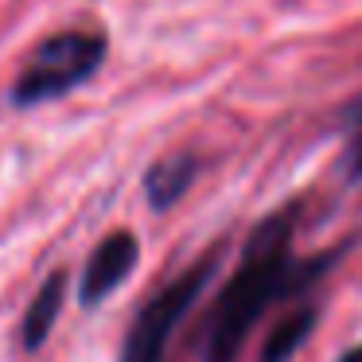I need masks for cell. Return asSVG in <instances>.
I'll return each instance as SVG.
<instances>
[{
  "label": "cell",
  "instance_id": "6da1fadb",
  "mask_svg": "<svg viewBox=\"0 0 362 362\" xmlns=\"http://www.w3.org/2000/svg\"><path fill=\"white\" fill-rule=\"evenodd\" d=\"M292 226H296L292 211L269 214L245 242L242 265L234 269V276L222 288L211 331H206V362H234L250 327L261 320V312L276 300H288L312 288L315 276L331 265V257L300 261L292 253Z\"/></svg>",
  "mask_w": 362,
  "mask_h": 362
},
{
  "label": "cell",
  "instance_id": "52a82bcc",
  "mask_svg": "<svg viewBox=\"0 0 362 362\" xmlns=\"http://www.w3.org/2000/svg\"><path fill=\"white\" fill-rule=\"evenodd\" d=\"M315 327V312L312 308H300V312L284 315L281 327L269 335V346H265V362H288L296 354V346L308 339V331Z\"/></svg>",
  "mask_w": 362,
  "mask_h": 362
},
{
  "label": "cell",
  "instance_id": "7a4b0ae2",
  "mask_svg": "<svg viewBox=\"0 0 362 362\" xmlns=\"http://www.w3.org/2000/svg\"><path fill=\"white\" fill-rule=\"evenodd\" d=\"M105 59V40L98 32H59L43 40L24 63L16 86H12V102L16 105H40L51 98L71 94L74 86L90 78Z\"/></svg>",
  "mask_w": 362,
  "mask_h": 362
},
{
  "label": "cell",
  "instance_id": "277c9868",
  "mask_svg": "<svg viewBox=\"0 0 362 362\" xmlns=\"http://www.w3.org/2000/svg\"><path fill=\"white\" fill-rule=\"evenodd\" d=\"M136 257H141V250H136V238L129 230L105 238L94 250V257H90L86 273H82V304H98V300L110 296L136 269Z\"/></svg>",
  "mask_w": 362,
  "mask_h": 362
},
{
  "label": "cell",
  "instance_id": "9c48e42d",
  "mask_svg": "<svg viewBox=\"0 0 362 362\" xmlns=\"http://www.w3.org/2000/svg\"><path fill=\"white\" fill-rule=\"evenodd\" d=\"M339 362H362V346H354V351H346Z\"/></svg>",
  "mask_w": 362,
  "mask_h": 362
},
{
  "label": "cell",
  "instance_id": "5b68a950",
  "mask_svg": "<svg viewBox=\"0 0 362 362\" xmlns=\"http://www.w3.org/2000/svg\"><path fill=\"white\" fill-rule=\"evenodd\" d=\"M63 296H66V273H51L47 281H43V288L35 292L32 308H28V320H24V346L28 351L43 346L51 323L63 312Z\"/></svg>",
  "mask_w": 362,
  "mask_h": 362
},
{
  "label": "cell",
  "instance_id": "3957f363",
  "mask_svg": "<svg viewBox=\"0 0 362 362\" xmlns=\"http://www.w3.org/2000/svg\"><path fill=\"white\" fill-rule=\"evenodd\" d=\"M214 273V261L203 257L195 269H187L183 276H175L164 292L144 304V312L136 315L133 331L125 339V351H121V362H164V351H168V339H172L175 323L183 320L191 304L199 300V292L206 288Z\"/></svg>",
  "mask_w": 362,
  "mask_h": 362
},
{
  "label": "cell",
  "instance_id": "ba28073f",
  "mask_svg": "<svg viewBox=\"0 0 362 362\" xmlns=\"http://www.w3.org/2000/svg\"><path fill=\"white\" fill-rule=\"evenodd\" d=\"M351 168H354V175H362V141L354 144V152H351Z\"/></svg>",
  "mask_w": 362,
  "mask_h": 362
},
{
  "label": "cell",
  "instance_id": "8992f818",
  "mask_svg": "<svg viewBox=\"0 0 362 362\" xmlns=\"http://www.w3.org/2000/svg\"><path fill=\"white\" fill-rule=\"evenodd\" d=\"M191 175H195L191 156H168V160H160V164L148 172V199H152V206H172L175 199L187 191Z\"/></svg>",
  "mask_w": 362,
  "mask_h": 362
}]
</instances>
